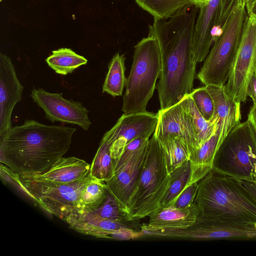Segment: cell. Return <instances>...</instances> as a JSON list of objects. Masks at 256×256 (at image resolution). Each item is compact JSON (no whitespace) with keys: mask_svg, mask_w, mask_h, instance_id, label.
I'll return each instance as SVG.
<instances>
[{"mask_svg":"<svg viewBox=\"0 0 256 256\" xmlns=\"http://www.w3.org/2000/svg\"><path fill=\"white\" fill-rule=\"evenodd\" d=\"M199 8L190 3L162 20L154 18L148 35L158 40L162 70L156 89L160 110L181 101L194 90L197 63L192 52V40Z\"/></svg>","mask_w":256,"mask_h":256,"instance_id":"obj_1","label":"cell"},{"mask_svg":"<svg viewBox=\"0 0 256 256\" xmlns=\"http://www.w3.org/2000/svg\"><path fill=\"white\" fill-rule=\"evenodd\" d=\"M76 130L26 120L0 136V162L20 176L44 173L68 150Z\"/></svg>","mask_w":256,"mask_h":256,"instance_id":"obj_2","label":"cell"},{"mask_svg":"<svg viewBox=\"0 0 256 256\" xmlns=\"http://www.w3.org/2000/svg\"><path fill=\"white\" fill-rule=\"evenodd\" d=\"M194 202L204 216L238 226L256 223L254 200L238 179L214 170L198 182Z\"/></svg>","mask_w":256,"mask_h":256,"instance_id":"obj_3","label":"cell"},{"mask_svg":"<svg viewBox=\"0 0 256 256\" xmlns=\"http://www.w3.org/2000/svg\"><path fill=\"white\" fill-rule=\"evenodd\" d=\"M162 70V57L157 39L148 35L134 47L132 64L123 95L124 114L146 112Z\"/></svg>","mask_w":256,"mask_h":256,"instance_id":"obj_4","label":"cell"},{"mask_svg":"<svg viewBox=\"0 0 256 256\" xmlns=\"http://www.w3.org/2000/svg\"><path fill=\"white\" fill-rule=\"evenodd\" d=\"M169 179L163 150L154 133L148 144L136 188L126 208L134 220L148 216L160 207Z\"/></svg>","mask_w":256,"mask_h":256,"instance_id":"obj_5","label":"cell"},{"mask_svg":"<svg viewBox=\"0 0 256 256\" xmlns=\"http://www.w3.org/2000/svg\"><path fill=\"white\" fill-rule=\"evenodd\" d=\"M4 180L18 188L49 214L64 222L83 211L80 199L85 186L94 178H84L68 184H54L24 180L8 168H5Z\"/></svg>","mask_w":256,"mask_h":256,"instance_id":"obj_6","label":"cell"},{"mask_svg":"<svg viewBox=\"0 0 256 256\" xmlns=\"http://www.w3.org/2000/svg\"><path fill=\"white\" fill-rule=\"evenodd\" d=\"M246 15L245 5L238 4L226 22L222 34L214 42L197 74L204 86H223L228 81Z\"/></svg>","mask_w":256,"mask_h":256,"instance_id":"obj_7","label":"cell"},{"mask_svg":"<svg viewBox=\"0 0 256 256\" xmlns=\"http://www.w3.org/2000/svg\"><path fill=\"white\" fill-rule=\"evenodd\" d=\"M256 132L250 122L239 124L226 136L215 156L212 170L236 179L256 176Z\"/></svg>","mask_w":256,"mask_h":256,"instance_id":"obj_8","label":"cell"},{"mask_svg":"<svg viewBox=\"0 0 256 256\" xmlns=\"http://www.w3.org/2000/svg\"><path fill=\"white\" fill-rule=\"evenodd\" d=\"M256 70V17L248 14L240 43L225 91L234 100L241 103L248 96L247 88Z\"/></svg>","mask_w":256,"mask_h":256,"instance_id":"obj_9","label":"cell"},{"mask_svg":"<svg viewBox=\"0 0 256 256\" xmlns=\"http://www.w3.org/2000/svg\"><path fill=\"white\" fill-rule=\"evenodd\" d=\"M153 234L156 237L168 238L256 240V228L232 224L199 214L194 222L186 228L158 230Z\"/></svg>","mask_w":256,"mask_h":256,"instance_id":"obj_10","label":"cell"},{"mask_svg":"<svg viewBox=\"0 0 256 256\" xmlns=\"http://www.w3.org/2000/svg\"><path fill=\"white\" fill-rule=\"evenodd\" d=\"M30 96L42 108L46 118L52 122L75 124L86 131L92 124L88 110L80 102L67 100L62 94L50 92L42 88L32 89Z\"/></svg>","mask_w":256,"mask_h":256,"instance_id":"obj_11","label":"cell"},{"mask_svg":"<svg viewBox=\"0 0 256 256\" xmlns=\"http://www.w3.org/2000/svg\"><path fill=\"white\" fill-rule=\"evenodd\" d=\"M24 87L15 67L8 56L0 54V136L12 127V115L16 105L22 100Z\"/></svg>","mask_w":256,"mask_h":256,"instance_id":"obj_12","label":"cell"},{"mask_svg":"<svg viewBox=\"0 0 256 256\" xmlns=\"http://www.w3.org/2000/svg\"><path fill=\"white\" fill-rule=\"evenodd\" d=\"M219 2L209 0L199 9L192 40V55L197 64L205 60L212 44L222 32L218 26Z\"/></svg>","mask_w":256,"mask_h":256,"instance_id":"obj_13","label":"cell"},{"mask_svg":"<svg viewBox=\"0 0 256 256\" xmlns=\"http://www.w3.org/2000/svg\"><path fill=\"white\" fill-rule=\"evenodd\" d=\"M148 144L138 150L126 164L116 170L113 176L106 182L108 192L126 212L128 203L138 183Z\"/></svg>","mask_w":256,"mask_h":256,"instance_id":"obj_14","label":"cell"},{"mask_svg":"<svg viewBox=\"0 0 256 256\" xmlns=\"http://www.w3.org/2000/svg\"><path fill=\"white\" fill-rule=\"evenodd\" d=\"M158 114L152 112H140L123 114L118 120L117 136L110 148L114 163L121 156L126 146L140 136H149L156 130Z\"/></svg>","mask_w":256,"mask_h":256,"instance_id":"obj_15","label":"cell"},{"mask_svg":"<svg viewBox=\"0 0 256 256\" xmlns=\"http://www.w3.org/2000/svg\"><path fill=\"white\" fill-rule=\"evenodd\" d=\"M180 102L184 138L190 154L214 134L218 120L213 118L210 121L206 120L196 108L190 94Z\"/></svg>","mask_w":256,"mask_h":256,"instance_id":"obj_16","label":"cell"},{"mask_svg":"<svg viewBox=\"0 0 256 256\" xmlns=\"http://www.w3.org/2000/svg\"><path fill=\"white\" fill-rule=\"evenodd\" d=\"M199 214L195 202L182 209L173 205L159 207L148 216V222L142 225L141 230L144 232L165 229H184L192 224Z\"/></svg>","mask_w":256,"mask_h":256,"instance_id":"obj_17","label":"cell"},{"mask_svg":"<svg viewBox=\"0 0 256 256\" xmlns=\"http://www.w3.org/2000/svg\"><path fill=\"white\" fill-rule=\"evenodd\" d=\"M90 165L84 160L72 156L62 158L46 172L35 175L20 176L24 180L42 183L64 184L78 180L90 173Z\"/></svg>","mask_w":256,"mask_h":256,"instance_id":"obj_18","label":"cell"},{"mask_svg":"<svg viewBox=\"0 0 256 256\" xmlns=\"http://www.w3.org/2000/svg\"><path fill=\"white\" fill-rule=\"evenodd\" d=\"M226 136L222 126L217 124L214 134L189 156L192 174L190 184L198 182L212 170L216 154Z\"/></svg>","mask_w":256,"mask_h":256,"instance_id":"obj_19","label":"cell"},{"mask_svg":"<svg viewBox=\"0 0 256 256\" xmlns=\"http://www.w3.org/2000/svg\"><path fill=\"white\" fill-rule=\"evenodd\" d=\"M66 222L80 234L103 238H106L116 230L129 227L126 223L102 218L92 210H83L68 218Z\"/></svg>","mask_w":256,"mask_h":256,"instance_id":"obj_20","label":"cell"},{"mask_svg":"<svg viewBox=\"0 0 256 256\" xmlns=\"http://www.w3.org/2000/svg\"><path fill=\"white\" fill-rule=\"evenodd\" d=\"M214 103L212 118H216L222 125L227 136L241 120L240 103L238 102L226 94L224 86H206Z\"/></svg>","mask_w":256,"mask_h":256,"instance_id":"obj_21","label":"cell"},{"mask_svg":"<svg viewBox=\"0 0 256 256\" xmlns=\"http://www.w3.org/2000/svg\"><path fill=\"white\" fill-rule=\"evenodd\" d=\"M118 126L119 122L117 120L116 124L104 134L90 165V176L105 182L114 174L110 148L117 136Z\"/></svg>","mask_w":256,"mask_h":256,"instance_id":"obj_22","label":"cell"},{"mask_svg":"<svg viewBox=\"0 0 256 256\" xmlns=\"http://www.w3.org/2000/svg\"><path fill=\"white\" fill-rule=\"evenodd\" d=\"M158 112V119L154 132L158 140L163 141L177 137L184 140L181 102Z\"/></svg>","mask_w":256,"mask_h":256,"instance_id":"obj_23","label":"cell"},{"mask_svg":"<svg viewBox=\"0 0 256 256\" xmlns=\"http://www.w3.org/2000/svg\"><path fill=\"white\" fill-rule=\"evenodd\" d=\"M48 65L58 74L66 76L88 62V60L70 48H60L46 59Z\"/></svg>","mask_w":256,"mask_h":256,"instance_id":"obj_24","label":"cell"},{"mask_svg":"<svg viewBox=\"0 0 256 256\" xmlns=\"http://www.w3.org/2000/svg\"><path fill=\"white\" fill-rule=\"evenodd\" d=\"M124 54H116L108 66V72L102 86V92H106L113 97L120 96L126 86Z\"/></svg>","mask_w":256,"mask_h":256,"instance_id":"obj_25","label":"cell"},{"mask_svg":"<svg viewBox=\"0 0 256 256\" xmlns=\"http://www.w3.org/2000/svg\"><path fill=\"white\" fill-rule=\"evenodd\" d=\"M191 174L189 160L170 174L168 186L160 207L166 208L174 204L181 192L190 185Z\"/></svg>","mask_w":256,"mask_h":256,"instance_id":"obj_26","label":"cell"},{"mask_svg":"<svg viewBox=\"0 0 256 256\" xmlns=\"http://www.w3.org/2000/svg\"><path fill=\"white\" fill-rule=\"evenodd\" d=\"M159 142L164 152L169 174L189 160V150L182 138L177 137Z\"/></svg>","mask_w":256,"mask_h":256,"instance_id":"obj_27","label":"cell"},{"mask_svg":"<svg viewBox=\"0 0 256 256\" xmlns=\"http://www.w3.org/2000/svg\"><path fill=\"white\" fill-rule=\"evenodd\" d=\"M143 10L152 14L154 18L166 19L174 15L186 5L190 0H134Z\"/></svg>","mask_w":256,"mask_h":256,"instance_id":"obj_28","label":"cell"},{"mask_svg":"<svg viewBox=\"0 0 256 256\" xmlns=\"http://www.w3.org/2000/svg\"><path fill=\"white\" fill-rule=\"evenodd\" d=\"M108 192L105 182L94 178L83 189L80 204L83 210L96 208L103 202Z\"/></svg>","mask_w":256,"mask_h":256,"instance_id":"obj_29","label":"cell"},{"mask_svg":"<svg viewBox=\"0 0 256 256\" xmlns=\"http://www.w3.org/2000/svg\"><path fill=\"white\" fill-rule=\"evenodd\" d=\"M92 210L100 217L112 220L126 223L134 220L108 191L102 204Z\"/></svg>","mask_w":256,"mask_h":256,"instance_id":"obj_30","label":"cell"},{"mask_svg":"<svg viewBox=\"0 0 256 256\" xmlns=\"http://www.w3.org/2000/svg\"><path fill=\"white\" fill-rule=\"evenodd\" d=\"M190 95L202 116L206 120L210 121L214 114V103L206 86L194 89Z\"/></svg>","mask_w":256,"mask_h":256,"instance_id":"obj_31","label":"cell"},{"mask_svg":"<svg viewBox=\"0 0 256 256\" xmlns=\"http://www.w3.org/2000/svg\"><path fill=\"white\" fill-rule=\"evenodd\" d=\"M150 138L140 136L129 142L126 146L121 156L114 162V170L126 164L138 150L146 145Z\"/></svg>","mask_w":256,"mask_h":256,"instance_id":"obj_32","label":"cell"},{"mask_svg":"<svg viewBox=\"0 0 256 256\" xmlns=\"http://www.w3.org/2000/svg\"><path fill=\"white\" fill-rule=\"evenodd\" d=\"M198 182H195L187 186L179 195L172 204L178 208H186L194 202L197 194Z\"/></svg>","mask_w":256,"mask_h":256,"instance_id":"obj_33","label":"cell"},{"mask_svg":"<svg viewBox=\"0 0 256 256\" xmlns=\"http://www.w3.org/2000/svg\"><path fill=\"white\" fill-rule=\"evenodd\" d=\"M238 4L239 0H220L218 21V28L223 30L226 22Z\"/></svg>","mask_w":256,"mask_h":256,"instance_id":"obj_34","label":"cell"},{"mask_svg":"<svg viewBox=\"0 0 256 256\" xmlns=\"http://www.w3.org/2000/svg\"><path fill=\"white\" fill-rule=\"evenodd\" d=\"M144 236V234L140 231L135 230L130 227L123 228L114 230L106 238L118 240H130L138 238Z\"/></svg>","mask_w":256,"mask_h":256,"instance_id":"obj_35","label":"cell"},{"mask_svg":"<svg viewBox=\"0 0 256 256\" xmlns=\"http://www.w3.org/2000/svg\"><path fill=\"white\" fill-rule=\"evenodd\" d=\"M238 180L256 202V176L252 178Z\"/></svg>","mask_w":256,"mask_h":256,"instance_id":"obj_36","label":"cell"},{"mask_svg":"<svg viewBox=\"0 0 256 256\" xmlns=\"http://www.w3.org/2000/svg\"><path fill=\"white\" fill-rule=\"evenodd\" d=\"M247 96H249L252 100L254 106H256V70L252 74L248 83Z\"/></svg>","mask_w":256,"mask_h":256,"instance_id":"obj_37","label":"cell"},{"mask_svg":"<svg viewBox=\"0 0 256 256\" xmlns=\"http://www.w3.org/2000/svg\"><path fill=\"white\" fill-rule=\"evenodd\" d=\"M245 7L248 16L256 17V0H246Z\"/></svg>","mask_w":256,"mask_h":256,"instance_id":"obj_38","label":"cell"},{"mask_svg":"<svg viewBox=\"0 0 256 256\" xmlns=\"http://www.w3.org/2000/svg\"><path fill=\"white\" fill-rule=\"evenodd\" d=\"M248 120L250 122L256 132V106H252L248 114Z\"/></svg>","mask_w":256,"mask_h":256,"instance_id":"obj_39","label":"cell"},{"mask_svg":"<svg viewBox=\"0 0 256 256\" xmlns=\"http://www.w3.org/2000/svg\"><path fill=\"white\" fill-rule=\"evenodd\" d=\"M192 3L196 6L199 8L206 4L209 0H190Z\"/></svg>","mask_w":256,"mask_h":256,"instance_id":"obj_40","label":"cell"},{"mask_svg":"<svg viewBox=\"0 0 256 256\" xmlns=\"http://www.w3.org/2000/svg\"><path fill=\"white\" fill-rule=\"evenodd\" d=\"M246 0H239V3L242 5H245Z\"/></svg>","mask_w":256,"mask_h":256,"instance_id":"obj_41","label":"cell"},{"mask_svg":"<svg viewBox=\"0 0 256 256\" xmlns=\"http://www.w3.org/2000/svg\"><path fill=\"white\" fill-rule=\"evenodd\" d=\"M254 171H255V173L256 174V166H255Z\"/></svg>","mask_w":256,"mask_h":256,"instance_id":"obj_42","label":"cell"}]
</instances>
